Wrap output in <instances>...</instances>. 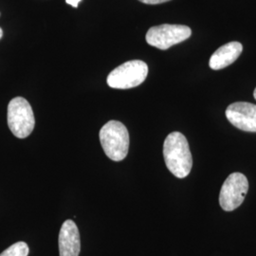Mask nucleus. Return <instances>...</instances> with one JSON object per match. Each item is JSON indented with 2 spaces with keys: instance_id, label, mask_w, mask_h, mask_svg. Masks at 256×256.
Wrapping results in <instances>:
<instances>
[{
  "instance_id": "obj_10",
  "label": "nucleus",
  "mask_w": 256,
  "mask_h": 256,
  "mask_svg": "<svg viewBox=\"0 0 256 256\" xmlns=\"http://www.w3.org/2000/svg\"><path fill=\"white\" fill-rule=\"evenodd\" d=\"M28 246L25 242H18L0 254V256H28Z\"/></svg>"
},
{
  "instance_id": "obj_8",
  "label": "nucleus",
  "mask_w": 256,
  "mask_h": 256,
  "mask_svg": "<svg viewBox=\"0 0 256 256\" xmlns=\"http://www.w3.org/2000/svg\"><path fill=\"white\" fill-rule=\"evenodd\" d=\"M60 256H79L81 250V239L77 225L72 220H66L59 232Z\"/></svg>"
},
{
  "instance_id": "obj_3",
  "label": "nucleus",
  "mask_w": 256,
  "mask_h": 256,
  "mask_svg": "<svg viewBox=\"0 0 256 256\" xmlns=\"http://www.w3.org/2000/svg\"><path fill=\"white\" fill-rule=\"evenodd\" d=\"M148 66L140 60L128 61L110 72L108 84L116 90H129L136 88L146 81Z\"/></svg>"
},
{
  "instance_id": "obj_2",
  "label": "nucleus",
  "mask_w": 256,
  "mask_h": 256,
  "mask_svg": "<svg viewBox=\"0 0 256 256\" xmlns=\"http://www.w3.org/2000/svg\"><path fill=\"white\" fill-rule=\"evenodd\" d=\"M100 142L106 155L113 162L126 158L129 149L128 128L118 120H110L100 130Z\"/></svg>"
},
{
  "instance_id": "obj_9",
  "label": "nucleus",
  "mask_w": 256,
  "mask_h": 256,
  "mask_svg": "<svg viewBox=\"0 0 256 256\" xmlns=\"http://www.w3.org/2000/svg\"><path fill=\"white\" fill-rule=\"evenodd\" d=\"M243 46L239 42H230L216 50L210 56L209 66L214 70H220L234 63L242 54Z\"/></svg>"
},
{
  "instance_id": "obj_5",
  "label": "nucleus",
  "mask_w": 256,
  "mask_h": 256,
  "mask_svg": "<svg viewBox=\"0 0 256 256\" xmlns=\"http://www.w3.org/2000/svg\"><path fill=\"white\" fill-rule=\"evenodd\" d=\"M191 34L192 30L187 26L164 24L150 28L146 38L148 45L165 50L187 40Z\"/></svg>"
},
{
  "instance_id": "obj_14",
  "label": "nucleus",
  "mask_w": 256,
  "mask_h": 256,
  "mask_svg": "<svg viewBox=\"0 0 256 256\" xmlns=\"http://www.w3.org/2000/svg\"><path fill=\"white\" fill-rule=\"evenodd\" d=\"M254 98H256V88L254 90Z\"/></svg>"
},
{
  "instance_id": "obj_13",
  "label": "nucleus",
  "mask_w": 256,
  "mask_h": 256,
  "mask_svg": "<svg viewBox=\"0 0 256 256\" xmlns=\"http://www.w3.org/2000/svg\"><path fill=\"white\" fill-rule=\"evenodd\" d=\"M2 36H3V30H2V28H0V39L2 38Z\"/></svg>"
},
{
  "instance_id": "obj_1",
  "label": "nucleus",
  "mask_w": 256,
  "mask_h": 256,
  "mask_svg": "<svg viewBox=\"0 0 256 256\" xmlns=\"http://www.w3.org/2000/svg\"><path fill=\"white\" fill-rule=\"evenodd\" d=\"M164 158L168 170L178 178L190 174L192 156L187 138L180 132L170 133L164 144Z\"/></svg>"
},
{
  "instance_id": "obj_7",
  "label": "nucleus",
  "mask_w": 256,
  "mask_h": 256,
  "mask_svg": "<svg viewBox=\"0 0 256 256\" xmlns=\"http://www.w3.org/2000/svg\"><path fill=\"white\" fill-rule=\"evenodd\" d=\"M225 113L234 126L245 132H256V104L246 102H234Z\"/></svg>"
},
{
  "instance_id": "obj_6",
  "label": "nucleus",
  "mask_w": 256,
  "mask_h": 256,
  "mask_svg": "<svg viewBox=\"0 0 256 256\" xmlns=\"http://www.w3.org/2000/svg\"><path fill=\"white\" fill-rule=\"evenodd\" d=\"M248 191V182L245 174L232 173L223 183L220 194L221 208L226 212L238 209L244 202Z\"/></svg>"
},
{
  "instance_id": "obj_4",
  "label": "nucleus",
  "mask_w": 256,
  "mask_h": 256,
  "mask_svg": "<svg viewBox=\"0 0 256 256\" xmlns=\"http://www.w3.org/2000/svg\"><path fill=\"white\" fill-rule=\"evenodd\" d=\"M7 119L10 130L18 138L28 137L36 126L32 108L22 97H16L10 102Z\"/></svg>"
},
{
  "instance_id": "obj_12",
  "label": "nucleus",
  "mask_w": 256,
  "mask_h": 256,
  "mask_svg": "<svg viewBox=\"0 0 256 256\" xmlns=\"http://www.w3.org/2000/svg\"><path fill=\"white\" fill-rule=\"evenodd\" d=\"M81 0H66V2L68 4V5H72V7H78V4Z\"/></svg>"
},
{
  "instance_id": "obj_11",
  "label": "nucleus",
  "mask_w": 256,
  "mask_h": 256,
  "mask_svg": "<svg viewBox=\"0 0 256 256\" xmlns=\"http://www.w3.org/2000/svg\"><path fill=\"white\" fill-rule=\"evenodd\" d=\"M144 4H149V5H156V4H162V3H165L171 0H138Z\"/></svg>"
}]
</instances>
